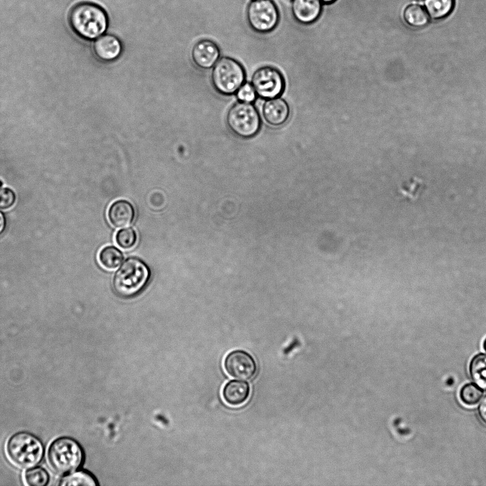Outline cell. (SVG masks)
<instances>
[{"label": "cell", "mask_w": 486, "mask_h": 486, "mask_svg": "<svg viewBox=\"0 0 486 486\" xmlns=\"http://www.w3.org/2000/svg\"><path fill=\"white\" fill-rule=\"evenodd\" d=\"M68 21L77 35L88 40L100 36L108 26L105 11L98 5L90 2L75 5L70 11Z\"/></svg>", "instance_id": "6da1fadb"}, {"label": "cell", "mask_w": 486, "mask_h": 486, "mask_svg": "<svg viewBox=\"0 0 486 486\" xmlns=\"http://www.w3.org/2000/svg\"><path fill=\"white\" fill-rule=\"evenodd\" d=\"M44 449L41 441L29 432H18L6 443L5 453L9 461L19 469H29L42 460Z\"/></svg>", "instance_id": "7a4b0ae2"}, {"label": "cell", "mask_w": 486, "mask_h": 486, "mask_svg": "<svg viewBox=\"0 0 486 486\" xmlns=\"http://www.w3.org/2000/svg\"><path fill=\"white\" fill-rule=\"evenodd\" d=\"M83 448L74 439L61 437L53 440L47 452V461L51 469L58 475L71 473L82 464Z\"/></svg>", "instance_id": "3957f363"}, {"label": "cell", "mask_w": 486, "mask_h": 486, "mask_svg": "<svg viewBox=\"0 0 486 486\" xmlns=\"http://www.w3.org/2000/svg\"><path fill=\"white\" fill-rule=\"evenodd\" d=\"M150 277V269L142 260L129 258L116 271L113 278V288L122 297H132L145 287Z\"/></svg>", "instance_id": "277c9868"}, {"label": "cell", "mask_w": 486, "mask_h": 486, "mask_svg": "<svg viewBox=\"0 0 486 486\" xmlns=\"http://www.w3.org/2000/svg\"><path fill=\"white\" fill-rule=\"evenodd\" d=\"M226 122L229 129L242 139L255 136L261 127V118L257 109L250 102L242 101L229 107Z\"/></svg>", "instance_id": "5b68a950"}, {"label": "cell", "mask_w": 486, "mask_h": 486, "mask_svg": "<svg viewBox=\"0 0 486 486\" xmlns=\"http://www.w3.org/2000/svg\"><path fill=\"white\" fill-rule=\"evenodd\" d=\"M244 69L234 58H221L212 68L211 81L214 89L220 94H234L244 84Z\"/></svg>", "instance_id": "8992f818"}, {"label": "cell", "mask_w": 486, "mask_h": 486, "mask_svg": "<svg viewBox=\"0 0 486 486\" xmlns=\"http://www.w3.org/2000/svg\"><path fill=\"white\" fill-rule=\"evenodd\" d=\"M251 83L256 95L264 99L279 97L285 86L281 73L269 65H264L255 70L252 75Z\"/></svg>", "instance_id": "52a82bcc"}, {"label": "cell", "mask_w": 486, "mask_h": 486, "mask_svg": "<svg viewBox=\"0 0 486 486\" xmlns=\"http://www.w3.org/2000/svg\"><path fill=\"white\" fill-rule=\"evenodd\" d=\"M247 19L254 30L268 32L276 26L279 14L271 0H254L248 6Z\"/></svg>", "instance_id": "ba28073f"}, {"label": "cell", "mask_w": 486, "mask_h": 486, "mask_svg": "<svg viewBox=\"0 0 486 486\" xmlns=\"http://www.w3.org/2000/svg\"><path fill=\"white\" fill-rule=\"evenodd\" d=\"M225 371L231 377L239 380H250L257 374V364L254 356L243 349L229 352L223 362Z\"/></svg>", "instance_id": "9c48e42d"}, {"label": "cell", "mask_w": 486, "mask_h": 486, "mask_svg": "<svg viewBox=\"0 0 486 486\" xmlns=\"http://www.w3.org/2000/svg\"><path fill=\"white\" fill-rule=\"evenodd\" d=\"M191 57L194 64L199 68L210 69L218 60L219 49L217 45L210 40H200L192 47Z\"/></svg>", "instance_id": "30bf717a"}, {"label": "cell", "mask_w": 486, "mask_h": 486, "mask_svg": "<svg viewBox=\"0 0 486 486\" xmlns=\"http://www.w3.org/2000/svg\"><path fill=\"white\" fill-rule=\"evenodd\" d=\"M264 121L272 127H280L288 120L290 109L287 102L281 97L266 100L262 107Z\"/></svg>", "instance_id": "8fae6325"}, {"label": "cell", "mask_w": 486, "mask_h": 486, "mask_svg": "<svg viewBox=\"0 0 486 486\" xmlns=\"http://www.w3.org/2000/svg\"><path fill=\"white\" fill-rule=\"evenodd\" d=\"M251 388L249 384L244 380H230L227 382L222 390L224 401L231 406H239L249 398Z\"/></svg>", "instance_id": "7c38bea8"}, {"label": "cell", "mask_w": 486, "mask_h": 486, "mask_svg": "<svg viewBox=\"0 0 486 486\" xmlns=\"http://www.w3.org/2000/svg\"><path fill=\"white\" fill-rule=\"evenodd\" d=\"M93 51L96 56L103 61L117 59L122 51L120 40L111 34L102 35L95 41Z\"/></svg>", "instance_id": "4fadbf2b"}, {"label": "cell", "mask_w": 486, "mask_h": 486, "mask_svg": "<svg viewBox=\"0 0 486 486\" xmlns=\"http://www.w3.org/2000/svg\"><path fill=\"white\" fill-rule=\"evenodd\" d=\"M135 212L133 205L124 199L117 200L113 202L108 210V218L110 223L115 227H124L130 224Z\"/></svg>", "instance_id": "5bb4252c"}, {"label": "cell", "mask_w": 486, "mask_h": 486, "mask_svg": "<svg viewBox=\"0 0 486 486\" xmlns=\"http://www.w3.org/2000/svg\"><path fill=\"white\" fill-rule=\"evenodd\" d=\"M321 11L320 0H293L292 12L297 21L307 24L315 21Z\"/></svg>", "instance_id": "9a60e30c"}, {"label": "cell", "mask_w": 486, "mask_h": 486, "mask_svg": "<svg viewBox=\"0 0 486 486\" xmlns=\"http://www.w3.org/2000/svg\"><path fill=\"white\" fill-rule=\"evenodd\" d=\"M469 374L472 381L486 390V354L474 356L469 364Z\"/></svg>", "instance_id": "2e32d148"}, {"label": "cell", "mask_w": 486, "mask_h": 486, "mask_svg": "<svg viewBox=\"0 0 486 486\" xmlns=\"http://www.w3.org/2000/svg\"><path fill=\"white\" fill-rule=\"evenodd\" d=\"M427 13L433 19H441L453 11L455 0H424Z\"/></svg>", "instance_id": "e0dca14e"}, {"label": "cell", "mask_w": 486, "mask_h": 486, "mask_svg": "<svg viewBox=\"0 0 486 486\" xmlns=\"http://www.w3.org/2000/svg\"><path fill=\"white\" fill-rule=\"evenodd\" d=\"M98 260L101 265L105 269L114 270L121 264L123 255L116 247L109 245L100 250Z\"/></svg>", "instance_id": "ac0fdd59"}, {"label": "cell", "mask_w": 486, "mask_h": 486, "mask_svg": "<svg viewBox=\"0 0 486 486\" xmlns=\"http://www.w3.org/2000/svg\"><path fill=\"white\" fill-rule=\"evenodd\" d=\"M403 16L408 24L416 28L423 27L428 22L427 11L418 4H411L406 7Z\"/></svg>", "instance_id": "d6986e66"}, {"label": "cell", "mask_w": 486, "mask_h": 486, "mask_svg": "<svg viewBox=\"0 0 486 486\" xmlns=\"http://www.w3.org/2000/svg\"><path fill=\"white\" fill-rule=\"evenodd\" d=\"M483 393V389L477 384L467 383L462 386L460 391V398L465 405L473 406L480 401Z\"/></svg>", "instance_id": "ffe728a7"}, {"label": "cell", "mask_w": 486, "mask_h": 486, "mask_svg": "<svg viewBox=\"0 0 486 486\" xmlns=\"http://www.w3.org/2000/svg\"><path fill=\"white\" fill-rule=\"evenodd\" d=\"M59 485L63 486H95L98 484L95 477L91 474L84 471H78L64 477L61 480Z\"/></svg>", "instance_id": "44dd1931"}, {"label": "cell", "mask_w": 486, "mask_h": 486, "mask_svg": "<svg viewBox=\"0 0 486 486\" xmlns=\"http://www.w3.org/2000/svg\"><path fill=\"white\" fill-rule=\"evenodd\" d=\"M24 482L28 486H44L49 481V476L46 470L36 467L27 470L24 474Z\"/></svg>", "instance_id": "7402d4cb"}, {"label": "cell", "mask_w": 486, "mask_h": 486, "mask_svg": "<svg viewBox=\"0 0 486 486\" xmlns=\"http://www.w3.org/2000/svg\"><path fill=\"white\" fill-rule=\"evenodd\" d=\"M136 231L131 227L120 229L115 235L116 243L123 249H130L137 243Z\"/></svg>", "instance_id": "603a6c76"}, {"label": "cell", "mask_w": 486, "mask_h": 486, "mask_svg": "<svg viewBox=\"0 0 486 486\" xmlns=\"http://www.w3.org/2000/svg\"><path fill=\"white\" fill-rule=\"evenodd\" d=\"M16 194L9 188L0 189V208L8 209L15 203Z\"/></svg>", "instance_id": "cb8c5ba5"}, {"label": "cell", "mask_w": 486, "mask_h": 486, "mask_svg": "<svg viewBox=\"0 0 486 486\" xmlns=\"http://www.w3.org/2000/svg\"><path fill=\"white\" fill-rule=\"evenodd\" d=\"M237 96L240 101L252 102L256 98V93L252 85L245 83L237 90Z\"/></svg>", "instance_id": "d4e9b609"}, {"label": "cell", "mask_w": 486, "mask_h": 486, "mask_svg": "<svg viewBox=\"0 0 486 486\" xmlns=\"http://www.w3.org/2000/svg\"><path fill=\"white\" fill-rule=\"evenodd\" d=\"M477 413L481 421L486 426V395L484 396L477 406Z\"/></svg>", "instance_id": "484cf974"}, {"label": "cell", "mask_w": 486, "mask_h": 486, "mask_svg": "<svg viewBox=\"0 0 486 486\" xmlns=\"http://www.w3.org/2000/svg\"><path fill=\"white\" fill-rule=\"evenodd\" d=\"M6 228V218L4 214L0 211V235L3 233Z\"/></svg>", "instance_id": "4316f807"}, {"label": "cell", "mask_w": 486, "mask_h": 486, "mask_svg": "<svg viewBox=\"0 0 486 486\" xmlns=\"http://www.w3.org/2000/svg\"><path fill=\"white\" fill-rule=\"evenodd\" d=\"M320 1H321L324 3L330 4V3L335 1L336 0H320Z\"/></svg>", "instance_id": "83f0119b"}, {"label": "cell", "mask_w": 486, "mask_h": 486, "mask_svg": "<svg viewBox=\"0 0 486 486\" xmlns=\"http://www.w3.org/2000/svg\"><path fill=\"white\" fill-rule=\"evenodd\" d=\"M482 347H483V349H485V351L486 352V338L485 339V340L483 342Z\"/></svg>", "instance_id": "f1b7e54d"}, {"label": "cell", "mask_w": 486, "mask_h": 486, "mask_svg": "<svg viewBox=\"0 0 486 486\" xmlns=\"http://www.w3.org/2000/svg\"><path fill=\"white\" fill-rule=\"evenodd\" d=\"M2 184V181L0 180V188L1 187Z\"/></svg>", "instance_id": "f546056e"}]
</instances>
